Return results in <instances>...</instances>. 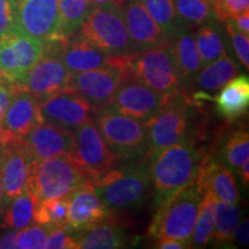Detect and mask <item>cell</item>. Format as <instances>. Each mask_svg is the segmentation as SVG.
Segmentation results:
<instances>
[{"label": "cell", "instance_id": "cell-17", "mask_svg": "<svg viewBox=\"0 0 249 249\" xmlns=\"http://www.w3.org/2000/svg\"><path fill=\"white\" fill-rule=\"evenodd\" d=\"M112 216L113 213L101 200L90 181L68 195V216L65 227L70 233L83 231Z\"/></svg>", "mask_w": 249, "mask_h": 249}, {"label": "cell", "instance_id": "cell-14", "mask_svg": "<svg viewBox=\"0 0 249 249\" xmlns=\"http://www.w3.org/2000/svg\"><path fill=\"white\" fill-rule=\"evenodd\" d=\"M165 97L126 71L110 107L127 117L148 121L160 111Z\"/></svg>", "mask_w": 249, "mask_h": 249}, {"label": "cell", "instance_id": "cell-6", "mask_svg": "<svg viewBox=\"0 0 249 249\" xmlns=\"http://www.w3.org/2000/svg\"><path fill=\"white\" fill-rule=\"evenodd\" d=\"M79 33L112 58L127 59L134 54L120 5L91 6Z\"/></svg>", "mask_w": 249, "mask_h": 249}, {"label": "cell", "instance_id": "cell-18", "mask_svg": "<svg viewBox=\"0 0 249 249\" xmlns=\"http://www.w3.org/2000/svg\"><path fill=\"white\" fill-rule=\"evenodd\" d=\"M120 7L134 54L169 42L170 38L150 17L142 0H123Z\"/></svg>", "mask_w": 249, "mask_h": 249}, {"label": "cell", "instance_id": "cell-20", "mask_svg": "<svg viewBox=\"0 0 249 249\" xmlns=\"http://www.w3.org/2000/svg\"><path fill=\"white\" fill-rule=\"evenodd\" d=\"M34 161L22 141L0 145V174L4 188V207L27 188Z\"/></svg>", "mask_w": 249, "mask_h": 249}, {"label": "cell", "instance_id": "cell-36", "mask_svg": "<svg viewBox=\"0 0 249 249\" xmlns=\"http://www.w3.org/2000/svg\"><path fill=\"white\" fill-rule=\"evenodd\" d=\"M55 229L54 226L43 225V224H30L24 229L18 231L17 248L21 249H38L43 248L49 233Z\"/></svg>", "mask_w": 249, "mask_h": 249}, {"label": "cell", "instance_id": "cell-1", "mask_svg": "<svg viewBox=\"0 0 249 249\" xmlns=\"http://www.w3.org/2000/svg\"><path fill=\"white\" fill-rule=\"evenodd\" d=\"M200 107L186 90L167 95L160 111L145 121L148 155L179 143L200 142L205 135Z\"/></svg>", "mask_w": 249, "mask_h": 249}, {"label": "cell", "instance_id": "cell-49", "mask_svg": "<svg viewBox=\"0 0 249 249\" xmlns=\"http://www.w3.org/2000/svg\"><path fill=\"white\" fill-rule=\"evenodd\" d=\"M0 77H2V75H1V73H0Z\"/></svg>", "mask_w": 249, "mask_h": 249}, {"label": "cell", "instance_id": "cell-38", "mask_svg": "<svg viewBox=\"0 0 249 249\" xmlns=\"http://www.w3.org/2000/svg\"><path fill=\"white\" fill-rule=\"evenodd\" d=\"M225 28L227 34L230 36V40H231V45L233 50H234L236 57L242 64L246 70L249 68V38L248 35L242 34L240 31L233 29L231 26L225 23Z\"/></svg>", "mask_w": 249, "mask_h": 249}, {"label": "cell", "instance_id": "cell-8", "mask_svg": "<svg viewBox=\"0 0 249 249\" xmlns=\"http://www.w3.org/2000/svg\"><path fill=\"white\" fill-rule=\"evenodd\" d=\"M126 70L130 75L164 96L185 90L170 40L133 54L127 59Z\"/></svg>", "mask_w": 249, "mask_h": 249}, {"label": "cell", "instance_id": "cell-32", "mask_svg": "<svg viewBox=\"0 0 249 249\" xmlns=\"http://www.w3.org/2000/svg\"><path fill=\"white\" fill-rule=\"evenodd\" d=\"M173 5L180 22L191 29L216 21L214 9L208 0H173Z\"/></svg>", "mask_w": 249, "mask_h": 249}, {"label": "cell", "instance_id": "cell-4", "mask_svg": "<svg viewBox=\"0 0 249 249\" xmlns=\"http://www.w3.org/2000/svg\"><path fill=\"white\" fill-rule=\"evenodd\" d=\"M202 196L198 187L193 182L156 208V213L148 229L149 238L154 240L172 238L189 247Z\"/></svg>", "mask_w": 249, "mask_h": 249}, {"label": "cell", "instance_id": "cell-41", "mask_svg": "<svg viewBox=\"0 0 249 249\" xmlns=\"http://www.w3.org/2000/svg\"><path fill=\"white\" fill-rule=\"evenodd\" d=\"M15 90H17V85L6 79L5 76L0 77V124L14 97Z\"/></svg>", "mask_w": 249, "mask_h": 249}, {"label": "cell", "instance_id": "cell-5", "mask_svg": "<svg viewBox=\"0 0 249 249\" xmlns=\"http://www.w3.org/2000/svg\"><path fill=\"white\" fill-rule=\"evenodd\" d=\"M93 123L119 161H141L148 155L145 121L121 114L110 105L96 111Z\"/></svg>", "mask_w": 249, "mask_h": 249}, {"label": "cell", "instance_id": "cell-27", "mask_svg": "<svg viewBox=\"0 0 249 249\" xmlns=\"http://www.w3.org/2000/svg\"><path fill=\"white\" fill-rule=\"evenodd\" d=\"M217 114L229 123H234L247 114L249 108V80L247 75L231 79L213 98Z\"/></svg>", "mask_w": 249, "mask_h": 249}, {"label": "cell", "instance_id": "cell-21", "mask_svg": "<svg viewBox=\"0 0 249 249\" xmlns=\"http://www.w3.org/2000/svg\"><path fill=\"white\" fill-rule=\"evenodd\" d=\"M194 182L202 195L211 193L217 200L227 203H238L240 200L234 174L231 170L214 160L209 152H205L202 157Z\"/></svg>", "mask_w": 249, "mask_h": 249}, {"label": "cell", "instance_id": "cell-25", "mask_svg": "<svg viewBox=\"0 0 249 249\" xmlns=\"http://www.w3.org/2000/svg\"><path fill=\"white\" fill-rule=\"evenodd\" d=\"M238 71V64L229 54L204 65L196 74L191 86V88H195L192 97L197 102H200V99H213L211 95L222 89Z\"/></svg>", "mask_w": 249, "mask_h": 249}, {"label": "cell", "instance_id": "cell-2", "mask_svg": "<svg viewBox=\"0 0 249 249\" xmlns=\"http://www.w3.org/2000/svg\"><path fill=\"white\" fill-rule=\"evenodd\" d=\"M204 154L205 150L198 143L183 142L147 156L156 208L195 181Z\"/></svg>", "mask_w": 249, "mask_h": 249}, {"label": "cell", "instance_id": "cell-13", "mask_svg": "<svg viewBox=\"0 0 249 249\" xmlns=\"http://www.w3.org/2000/svg\"><path fill=\"white\" fill-rule=\"evenodd\" d=\"M38 108L40 121L71 130L93 121L97 111L86 99L68 88L39 102Z\"/></svg>", "mask_w": 249, "mask_h": 249}, {"label": "cell", "instance_id": "cell-16", "mask_svg": "<svg viewBox=\"0 0 249 249\" xmlns=\"http://www.w3.org/2000/svg\"><path fill=\"white\" fill-rule=\"evenodd\" d=\"M39 102L31 93L17 86L14 97L0 124V145L22 141L40 123Z\"/></svg>", "mask_w": 249, "mask_h": 249}, {"label": "cell", "instance_id": "cell-28", "mask_svg": "<svg viewBox=\"0 0 249 249\" xmlns=\"http://www.w3.org/2000/svg\"><path fill=\"white\" fill-rule=\"evenodd\" d=\"M90 8L91 5L89 0H58V28L55 38L68 39L77 33L88 17Z\"/></svg>", "mask_w": 249, "mask_h": 249}, {"label": "cell", "instance_id": "cell-45", "mask_svg": "<svg viewBox=\"0 0 249 249\" xmlns=\"http://www.w3.org/2000/svg\"><path fill=\"white\" fill-rule=\"evenodd\" d=\"M17 230H7L0 235V248H17Z\"/></svg>", "mask_w": 249, "mask_h": 249}, {"label": "cell", "instance_id": "cell-7", "mask_svg": "<svg viewBox=\"0 0 249 249\" xmlns=\"http://www.w3.org/2000/svg\"><path fill=\"white\" fill-rule=\"evenodd\" d=\"M89 180L71 160V155L58 156L34 163L27 189L36 202L67 197Z\"/></svg>", "mask_w": 249, "mask_h": 249}, {"label": "cell", "instance_id": "cell-33", "mask_svg": "<svg viewBox=\"0 0 249 249\" xmlns=\"http://www.w3.org/2000/svg\"><path fill=\"white\" fill-rule=\"evenodd\" d=\"M216 201L217 198L211 193H205L202 196L200 211L189 244L191 248H204L213 239Z\"/></svg>", "mask_w": 249, "mask_h": 249}, {"label": "cell", "instance_id": "cell-29", "mask_svg": "<svg viewBox=\"0 0 249 249\" xmlns=\"http://www.w3.org/2000/svg\"><path fill=\"white\" fill-rule=\"evenodd\" d=\"M36 201L26 188L15 196L2 209V220L0 227L5 230H20L34 223Z\"/></svg>", "mask_w": 249, "mask_h": 249}, {"label": "cell", "instance_id": "cell-39", "mask_svg": "<svg viewBox=\"0 0 249 249\" xmlns=\"http://www.w3.org/2000/svg\"><path fill=\"white\" fill-rule=\"evenodd\" d=\"M43 248L48 249H77L71 233L65 226H59L49 233Z\"/></svg>", "mask_w": 249, "mask_h": 249}, {"label": "cell", "instance_id": "cell-10", "mask_svg": "<svg viewBox=\"0 0 249 249\" xmlns=\"http://www.w3.org/2000/svg\"><path fill=\"white\" fill-rule=\"evenodd\" d=\"M127 59L113 58V62L107 66L71 73L67 88L86 99L96 110L107 107L126 75Z\"/></svg>", "mask_w": 249, "mask_h": 249}, {"label": "cell", "instance_id": "cell-9", "mask_svg": "<svg viewBox=\"0 0 249 249\" xmlns=\"http://www.w3.org/2000/svg\"><path fill=\"white\" fill-rule=\"evenodd\" d=\"M65 39H51L45 42L44 52L29 71L20 88H22L42 102L53 93L66 89L71 73L60 58V50Z\"/></svg>", "mask_w": 249, "mask_h": 249}, {"label": "cell", "instance_id": "cell-37", "mask_svg": "<svg viewBox=\"0 0 249 249\" xmlns=\"http://www.w3.org/2000/svg\"><path fill=\"white\" fill-rule=\"evenodd\" d=\"M249 9V0H218L214 6V15L218 22L240 15Z\"/></svg>", "mask_w": 249, "mask_h": 249}, {"label": "cell", "instance_id": "cell-48", "mask_svg": "<svg viewBox=\"0 0 249 249\" xmlns=\"http://www.w3.org/2000/svg\"><path fill=\"white\" fill-rule=\"evenodd\" d=\"M4 209V188H2V182H1V174H0V214Z\"/></svg>", "mask_w": 249, "mask_h": 249}, {"label": "cell", "instance_id": "cell-24", "mask_svg": "<svg viewBox=\"0 0 249 249\" xmlns=\"http://www.w3.org/2000/svg\"><path fill=\"white\" fill-rule=\"evenodd\" d=\"M209 154L213 160L232 171L238 170L249 160V135L247 128L234 127L218 134Z\"/></svg>", "mask_w": 249, "mask_h": 249}, {"label": "cell", "instance_id": "cell-15", "mask_svg": "<svg viewBox=\"0 0 249 249\" xmlns=\"http://www.w3.org/2000/svg\"><path fill=\"white\" fill-rule=\"evenodd\" d=\"M15 30L42 42L54 39L58 0H14Z\"/></svg>", "mask_w": 249, "mask_h": 249}, {"label": "cell", "instance_id": "cell-23", "mask_svg": "<svg viewBox=\"0 0 249 249\" xmlns=\"http://www.w3.org/2000/svg\"><path fill=\"white\" fill-rule=\"evenodd\" d=\"M60 58L71 73L96 70L113 62V58L92 45L79 31L64 40Z\"/></svg>", "mask_w": 249, "mask_h": 249}, {"label": "cell", "instance_id": "cell-43", "mask_svg": "<svg viewBox=\"0 0 249 249\" xmlns=\"http://www.w3.org/2000/svg\"><path fill=\"white\" fill-rule=\"evenodd\" d=\"M248 219H242L239 222L238 226H236L234 234H233V241H236V244L247 246L249 241L248 235Z\"/></svg>", "mask_w": 249, "mask_h": 249}, {"label": "cell", "instance_id": "cell-44", "mask_svg": "<svg viewBox=\"0 0 249 249\" xmlns=\"http://www.w3.org/2000/svg\"><path fill=\"white\" fill-rule=\"evenodd\" d=\"M156 244H155V248H160V249H185V248H189L188 246L183 242L176 240V239L172 238H160V239H156Z\"/></svg>", "mask_w": 249, "mask_h": 249}, {"label": "cell", "instance_id": "cell-40", "mask_svg": "<svg viewBox=\"0 0 249 249\" xmlns=\"http://www.w3.org/2000/svg\"><path fill=\"white\" fill-rule=\"evenodd\" d=\"M15 30L14 0H0V37Z\"/></svg>", "mask_w": 249, "mask_h": 249}, {"label": "cell", "instance_id": "cell-30", "mask_svg": "<svg viewBox=\"0 0 249 249\" xmlns=\"http://www.w3.org/2000/svg\"><path fill=\"white\" fill-rule=\"evenodd\" d=\"M194 35L202 66L227 54L222 30L218 27L216 21L203 23L197 28Z\"/></svg>", "mask_w": 249, "mask_h": 249}, {"label": "cell", "instance_id": "cell-26", "mask_svg": "<svg viewBox=\"0 0 249 249\" xmlns=\"http://www.w3.org/2000/svg\"><path fill=\"white\" fill-rule=\"evenodd\" d=\"M170 44L180 75H181L183 88L186 91H188L196 74L202 67L200 53H198L193 29L181 26L170 37Z\"/></svg>", "mask_w": 249, "mask_h": 249}, {"label": "cell", "instance_id": "cell-47", "mask_svg": "<svg viewBox=\"0 0 249 249\" xmlns=\"http://www.w3.org/2000/svg\"><path fill=\"white\" fill-rule=\"evenodd\" d=\"M123 0H89L90 5L91 6H101V5H107V4H116L120 5Z\"/></svg>", "mask_w": 249, "mask_h": 249}, {"label": "cell", "instance_id": "cell-22", "mask_svg": "<svg viewBox=\"0 0 249 249\" xmlns=\"http://www.w3.org/2000/svg\"><path fill=\"white\" fill-rule=\"evenodd\" d=\"M71 236L77 248L85 249L124 248L133 244L132 235L127 231L124 223L113 216L83 231L71 233Z\"/></svg>", "mask_w": 249, "mask_h": 249}, {"label": "cell", "instance_id": "cell-11", "mask_svg": "<svg viewBox=\"0 0 249 249\" xmlns=\"http://www.w3.org/2000/svg\"><path fill=\"white\" fill-rule=\"evenodd\" d=\"M75 144L71 157L89 181L99 178L118 163L117 156L110 150L93 121L83 124L73 130Z\"/></svg>", "mask_w": 249, "mask_h": 249}, {"label": "cell", "instance_id": "cell-31", "mask_svg": "<svg viewBox=\"0 0 249 249\" xmlns=\"http://www.w3.org/2000/svg\"><path fill=\"white\" fill-rule=\"evenodd\" d=\"M241 220V210L238 203L216 201L214 204V227L213 239L217 245L233 244V234Z\"/></svg>", "mask_w": 249, "mask_h": 249}, {"label": "cell", "instance_id": "cell-3", "mask_svg": "<svg viewBox=\"0 0 249 249\" xmlns=\"http://www.w3.org/2000/svg\"><path fill=\"white\" fill-rule=\"evenodd\" d=\"M90 182L101 200L113 213L140 209L152 193L145 160L120 161Z\"/></svg>", "mask_w": 249, "mask_h": 249}, {"label": "cell", "instance_id": "cell-46", "mask_svg": "<svg viewBox=\"0 0 249 249\" xmlns=\"http://www.w3.org/2000/svg\"><path fill=\"white\" fill-rule=\"evenodd\" d=\"M236 173L240 176L242 185L247 187L248 183H249V160L246 161V163L242 165L240 169L238 170V172H236Z\"/></svg>", "mask_w": 249, "mask_h": 249}, {"label": "cell", "instance_id": "cell-42", "mask_svg": "<svg viewBox=\"0 0 249 249\" xmlns=\"http://www.w3.org/2000/svg\"><path fill=\"white\" fill-rule=\"evenodd\" d=\"M224 23H227L229 26H231L233 29L240 31L242 34L249 35V11L245 12L240 15H236V17L229 18Z\"/></svg>", "mask_w": 249, "mask_h": 249}, {"label": "cell", "instance_id": "cell-35", "mask_svg": "<svg viewBox=\"0 0 249 249\" xmlns=\"http://www.w3.org/2000/svg\"><path fill=\"white\" fill-rule=\"evenodd\" d=\"M142 2L157 26L169 38L183 26L177 17L173 0H142Z\"/></svg>", "mask_w": 249, "mask_h": 249}, {"label": "cell", "instance_id": "cell-34", "mask_svg": "<svg viewBox=\"0 0 249 249\" xmlns=\"http://www.w3.org/2000/svg\"><path fill=\"white\" fill-rule=\"evenodd\" d=\"M68 216V196L59 198H46L36 202L34 222L50 226H66Z\"/></svg>", "mask_w": 249, "mask_h": 249}, {"label": "cell", "instance_id": "cell-12", "mask_svg": "<svg viewBox=\"0 0 249 249\" xmlns=\"http://www.w3.org/2000/svg\"><path fill=\"white\" fill-rule=\"evenodd\" d=\"M45 43L14 30L0 37V73L20 86L44 52Z\"/></svg>", "mask_w": 249, "mask_h": 249}, {"label": "cell", "instance_id": "cell-19", "mask_svg": "<svg viewBox=\"0 0 249 249\" xmlns=\"http://www.w3.org/2000/svg\"><path fill=\"white\" fill-rule=\"evenodd\" d=\"M22 143L34 163H37L49 158L71 154L75 139L73 130L40 121L27 134Z\"/></svg>", "mask_w": 249, "mask_h": 249}]
</instances>
